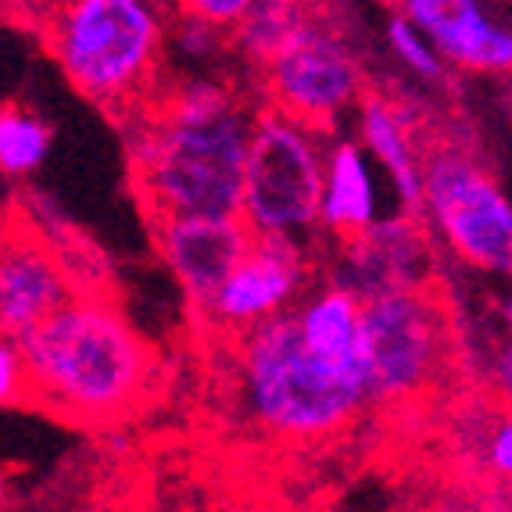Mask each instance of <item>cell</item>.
<instances>
[{"instance_id":"cell-1","label":"cell","mask_w":512,"mask_h":512,"mask_svg":"<svg viewBox=\"0 0 512 512\" xmlns=\"http://www.w3.org/2000/svg\"><path fill=\"white\" fill-rule=\"evenodd\" d=\"M129 122V176L147 219L240 215L258 108L230 83L190 76L154 90Z\"/></svg>"},{"instance_id":"cell-26","label":"cell","mask_w":512,"mask_h":512,"mask_svg":"<svg viewBox=\"0 0 512 512\" xmlns=\"http://www.w3.org/2000/svg\"><path fill=\"white\" fill-rule=\"evenodd\" d=\"M8 215H11V208H4V205H0V226H4V222H8Z\"/></svg>"},{"instance_id":"cell-2","label":"cell","mask_w":512,"mask_h":512,"mask_svg":"<svg viewBox=\"0 0 512 512\" xmlns=\"http://www.w3.org/2000/svg\"><path fill=\"white\" fill-rule=\"evenodd\" d=\"M33 402L72 427H119L158 384V351L111 298L76 291L22 337Z\"/></svg>"},{"instance_id":"cell-23","label":"cell","mask_w":512,"mask_h":512,"mask_svg":"<svg viewBox=\"0 0 512 512\" xmlns=\"http://www.w3.org/2000/svg\"><path fill=\"white\" fill-rule=\"evenodd\" d=\"M0 11H4V15H11L15 22H36L40 0H0Z\"/></svg>"},{"instance_id":"cell-6","label":"cell","mask_w":512,"mask_h":512,"mask_svg":"<svg viewBox=\"0 0 512 512\" xmlns=\"http://www.w3.org/2000/svg\"><path fill=\"white\" fill-rule=\"evenodd\" d=\"M359 359L373 405L405 402L434 384L448 359V319L427 283L362 298Z\"/></svg>"},{"instance_id":"cell-14","label":"cell","mask_w":512,"mask_h":512,"mask_svg":"<svg viewBox=\"0 0 512 512\" xmlns=\"http://www.w3.org/2000/svg\"><path fill=\"white\" fill-rule=\"evenodd\" d=\"M359 140L387 172L405 212H423V158L416 154L409 115L384 94L366 90L359 97Z\"/></svg>"},{"instance_id":"cell-27","label":"cell","mask_w":512,"mask_h":512,"mask_svg":"<svg viewBox=\"0 0 512 512\" xmlns=\"http://www.w3.org/2000/svg\"><path fill=\"white\" fill-rule=\"evenodd\" d=\"M387 4H402V0H387Z\"/></svg>"},{"instance_id":"cell-4","label":"cell","mask_w":512,"mask_h":512,"mask_svg":"<svg viewBox=\"0 0 512 512\" xmlns=\"http://www.w3.org/2000/svg\"><path fill=\"white\" fill-rule=\"evenodd\" d=\"M169 18V0H61L43 43L76 94L126 119L162 83Z\"/></svg>"},{"instance_id":"cell-13","label":"cell","mask_w":512,"mask_h":512,"mask_svg":"<svg viewBox=\"0 0 512 512\" xmlns=\"http://www.w3.org/2000/svg\"><path fill=\"white\" fill-rule=\"evenodd\" d=\"M402 11L434 40L448 65L466 72L512 69V29L487 15L480 0H402Z\"/></svg>"},{"instance_id":"cell-24","label":"cell","mask_w":512,"mask_h":512,"mask_svg":"<svg viewBox=\"0 0 512 512\" xmlns=\"http://www.w3.org/2000/svg\"><path fill=\"white\" fill-rule=\"evenodd\" d=\"M495 380L505 394H512V351H505L502 359L495 362Z\"/></svg>"},{"instance_id":"cell-20","label":"cell","mask_w":512,"mask_h":512,"mask_svg":"<svg viewBox=\"0 0 512 512\" xmlns=\"http://www.w3.org/2000/svg\"><path fill=\"white\" fill-rule=\"evenodd\" d=\"M33 402V380L22 351V337L0 330V409H18Z\"/></svg>"},{"instance_id":"cell-18","label":"cell","mask_w":512,"mask_h":512,"mask_svg":"<svg viewBox=\"0 0 512 512\" xmlns=\"http://www.w3.org/2000/svg\"><path fill=\"white\" fill-rule=\"evenodd\" d=\"M169 47L180 54L187 65H208L222 47H233L230 26H219L212 18L172 11L169 18Z\"/></svg>"},{"instance_id":"cell-21","label":"cell","mask_w":512,"mask_h":512,"mask_svg":"<svg viewBox=\"0 0 512 512\" xmlns=\"http://www.w3.org/2000/svg\"><path fill=\"white\" fill-rule=\"evenodd\" d=\"M169 4H172V11L212 18L219 26H233V22L251 8V0H169Z\"/></svg>"},{"instance_id":"cell-11","label":"cell","mask_w":512,"mask_h":512,"mask_svg":"<svg viewBox=\"0 0 512 512\" xmlns=\"http://www.w3.org/2000/svg\"><path fill=\"white\" fill-rule=\"evenodd\" d=\"M154 248L183 287L194 312L215 298L222 280L251 248V226L244 215H154Z\"/></svg>"},{"instance_id":"cell-12","label":"cell","mask_w":512,"mask_h":512,"mask_svg":"<svg viewBox=\"0 0 512 512\" xmlns=\"http://www.w3.org/2000/svg\"><path fill=\"white\" fill-rule=\"evenodd\" d=\"M341 273L337 280L348 283L359 298H369L387 287H423L430 265L427 230L419 226V215L402 212L398 219H376L369 230L341 244Z\"/></svg>"},{"instance_id":"cell-8","label":"cell","mask_w":512,"mask_h":512,"mask_svg":"<svg viewBox=\"0 0 512 512\" xmlns=\"http://www.w3.org/2000/svg\"><path fill=\"white\" fill-rule=\"evenodd\" d=\"M258 72H262L265 104L301 122H312L326 133L344 111L359 108V97L366 94L359 58L319 11H312L305 26Z\"/></svg>"},{"instance_id":"cell-15","label":"cell","mask_w":512,"mask_h":512,"mask_svg":"<svg viewBox=\"0 0 512 512\" xmlns=\"http://www.w3.org/2000/svg\"><path fill=\"white\" fill-rule=\"evenodd\" d=\"M376 215V183L362 140L337 137L326 144L323 205H319V230L344 240L369 230Z\"/></svg>"},{"instance_id":"cell-5","label":"cell","mask_w":512,"mask_h":512,"mask_svg":"<svg viewBox=\"0 0 512 512\" xmlns=\"http://www.w3.org/2000/svg\"><path fill=\"white\" fill-rule=\"evenodd\" d=\"M330 133L262 104L251 133L240 215L258 237L305 240L319 230Z\"/></svg>"},{"instance_id":"cell-19","label":"cell","mask_w":512,"mask_h":512,"mask_svg":"<svg viewBox=\"0 0 512 512\" xmlns=\"http://www.w3.org/2000/svg\"><path fill=\"white\" fill-rule=\"evenodd\" d=\"M387 43H391V51L402 58L405 69L416 72L419 79H441L444 76V65H448V61L441 58V51L434 47V40H430V36L423 33L409 15H405V11L387 22Z\"/></svg>"},{"instance_id":"cell-25","label":"cell","mask_w":512,"mask_h":512,"mask_svg":"<svg viewBox=\"0 0 512 512\" xmlns=\"http://www.w3.org/2000/svg\"><path fill=\"white\" fill-rule=\"evenodd\" d=\"M505 323H509V330H512V294H509V301H505Z\"/></svg>"},{"instance_id":"cell-9","label":"cell","mask_w":512,"mask_h":512,"mask_svg":"<svg viewBox=\"0 0 512 512\" xmlns=\"http://www.w3.org/2000/svg\"><path fill=\"white\" fill-rule=\"evenodd\" d=\"M308 291H312V265L305 240L255 233L251 248L197 316L219 337H240L251 326L294 308Z\"/></svg>"},{"instance_id":"cell-16","label":"cell","mask_w":512,"mask_h":512,"mask_svg":"<svg viewBox=\"0 0 512 512\" xmlns=\"http://www.w3.org/2000/svg\"><path fill=\"white\" fill-rule=\"evenodd\" d=\"M312 11H316L312 0H251V8L230 26L233 51L248 65L262 69L265 61L305 26Z\"/></svg>"},{"instance_id":"cell-3","label":"cell","mask_w":512,"mask_h":512,"mask_svg":"<svg viewBox=\"0 0 512 512\" xmlns=\"http://www.w3.org/2000/svg\"><path fill=\"white\" fill-rule=\"evenodd\" d=\"M240 412L283 448H316L348 434L373 405L359 355H333L305 341L294 308L226 337Z\"/></svg>"},{"instance_id":"cell-22","label":"cell","mask_w":512,"mask_h":512,"mask_svg":"<svg viewBox=\"0 0 512 512\" xmlns=\"http://www.w3.org/2000/svg\"><path fill=\"white\" fill-rule=\"evenodd\" d=\"M487 462H491V470L495 473H505L512 477V419L498 423L491 430V441H487Z\"/></svg>"},{"instance_id":"cell-7","label":"cell","mask_w":512,"mask_h":512,"mask_svg":"<svg viewBox=\"0 0 512 512\" xmlns=\"http://www.w3.org/2000/svg\"><path fill=\"white\" fill-rule=\"evenodd\" d=\"M466 265L512 276V201L470 154L441 144L423 154V212Z\"/></svg>"},{"instance_id":"cell-17","label":"cell","mask_w":512,"mask_h":512,"mask_svg":"<svg viewBox=\"0 0 512 512\" xmlns=\"http://www.w3.org/2000/svg\"><path fill=\"white\" fill-rule=\"evenodd\" d=\"M54 126L29 104H0V176L11 183L29 180L51 154Z\"/></svg>"},{"instance_id":"cell-10","label":"cell","mask_w":512,"mask_h":512,"mask_svg":"<svg viewBox=\"0 0 512 512\" xmlns=\"http://www.w3.org/2000/svg\"><path fill=\"white\" fill-rule=\"evenodd\" d=\"M76 291V276L54 240L26 222V215L11 212L0 226V330L26 337Z\"/></svg>"}]
</instances>
